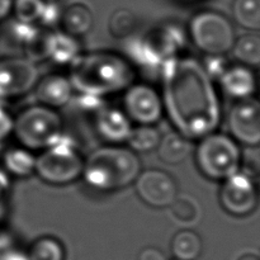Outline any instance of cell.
<instances>
[{"label": "cell", "mask_w": 260, "mask_h": 260, "mask_svg": "<svg viewBox=\"0 0 260 260\" xmlns=\"http://www.w3.org/2000/svg\"><path fill=\"white\" fill-rule=\"evenodd\" d=\"M161 74L164 112L175 129L189 140L215 132L222 117L221 104L202 62L175 56L164 61Z\"/></svg>", "instance_id": "obj_1"}, {"label": "cell", "mask_w": 260, "mask_h": 260, "mask_svg": "<svg viewBox=\"0 0 260 260\" xmlns=\"http://www.w3.org/2000/svg\"><path fill=\"white\" fill-rule=\"evenodd\" d=\"M69 79L81 94L102 98L128 88L135 80V66L117 53H80L71 62Z\"/></svg>", "instance_id": "obj_2"}, {"label": "cell", "mask_w": 260, "mask_h": 260, "mask_svg": "<svg viewBox=\"0 0 260 260\" xmlns=\"http://www.w3.org/2000/svg\"><path fill=\"white\" fill-rule=\"evenodd\" d=\"M140 173L141 161L136 152L121 145H108L84 160L81 177L91 189L112 192L134 184Z\"/></svg>", "instance_id": "obj_3"}, {"label": "cell", "mask_w": 260, "mask_h": 260, "mask_svg": "<svg viewBox=\"0 0 260 260\" xmlns=\"http://www.w3.org/2000/svg\"><path fill=\"white\" fill-rule=\"evenodd\" d=\"M62 119L50 107L37 104L23 109L13 119V135L22 147L45 150L62 137Z\"/></svg>", "instance_id": "obj_4"}, {"label": "cell", "mask_w": 260, "mask_h": 260, "mask_svg": "<svg viewBox=\"0 0 260 260\" xmlns=\"http://www.w3.org/2000/svg\"><path fill=\"white\" fill-rule=\"evenodd\" d=\"M241 149L231 136L225 134L206 135L194 150L200 172L211 180H225L239 172Z\"/></svg>", "instance_id": "obj_5"}, {"label": "cell", "mask_w": 260, "mask_h": 260, "mask_svg": "<svg viewBox=\"0 0 260 260\" xmlns=\"http://www.w3.org/2000/svg\"><path fill=\"white\" fill-rule=\"evenodd\" d=\"M188 36L205 55H226L233 50L236 40L231 20L215 10H202L193 15Z\"/></svg>", "instance_id": "obj_6"}, {"label": "cell", "mask_w": 260, "mask_h": 260, "mask_svg": "<svg viewBox=\"0 0 260 260\" xmlns=\"http://www.w3.org/2000/svg\"><path fill=\"white\" fill-rule=\"evenodd\" d=\"M84 159L70 142L61 137L36 157L35 173L47 184L66 185L83 175Z\"/></svg>", "instance_id": "obj_7"}, {"label": "cell", "mask_w": 260, "mask_h": 260, "mask_svg": "<svg viewBox=\"0 0 260 260\" xmlns=\"http://www.w3.org/2000/svg\"><path fill=\"white\" fill-rule=\"evenodd\" d=\"M123 94V108L131 122L137 124H152L161 119L164 112L162 98L149 84L132 83Z\"/></svg>", "instance_id": "obj_8"}, {"label": "cell", "mask_w": 260, "mask_h": 260, "mask_svg": "<svg viewBox=\"0 0 260 260\" xmlns=\"http://www.w3.org/2000/svg\"><path fill=\"white\" fill-rule=\"evenodd\" d=\"M220 203L234 217H246L255 212L259 203L255 180L241 172L229 177L220 189Z\"/></svg>", "instance_id": "obj_9"}, {"label": "cell", "mask_w": 260, "mask_h": 260, "mask_svg": "<svg viewBox=\"0 0 260 260\" xmlns=\"http://www.w3.org/2000/svg\"><path fill=\"white\" fill-rule=\"evenodd\" d=\"M40 73L27 57H7L0 60V99L20 98L33 90Z\"/></svg>", "instance_id": "obj_10"}, {"label": "cell", "mask_w": 260, "mask_h": 260, "mask_svg": "<svg viewBox=\"0 0 260 260\" xmlns=\"http://www.w3.org/2000/svg\"><path fill=\"white\" fill-rule=\"evenodd\" d=\"M228 127L231 137L244 146L260 145V101L256 98L239 99L228 113Z\"/></svg>", "instance_id": "obj_11"}, {"label": "cell", "mask_w": 260, "mask_h": 260, "mask_svg": "<svg viewBox=\"0 0 260 260\" xmlns=\"http://www.w3.org/2000/svg\"><path fill=\"white\" fill-rule=\"evenodd\" d=\"M134 184L140 200L150 207H170L178 196V187L174 178L164 170H141Z\"/></svg>", "instance_id": "obj_12"}, {"label": "cell", "mask_w": 260, "mask_h": 260, "mask_svg": "<svg viewBox=\"0 0 260 260\" xmlns=\"http://www.w3.org/2000/svg\"><path fill=\"white\" fill-rule=\"evenodd\" d=\"M132 122L124 112L113 107H102L95 116V129L104 141L112 145L127 142L132 131Z\"/></svg>", "instance_id": "obj_13"}, {"label": "cell", "mask_w": 260, "mask_h": 260, "mask_svg": "<svg viewBox=\"0 0 260 260\" xmlns=\"http://www.w3.org/2000/svg\"><path fill=\"white\" fill-rule=\"evenodd\" d=\"M73 93L74 88L70 79L60 74H51L40 78L35 86L38 103L53 109L66 106L73 98Z\"/></svg>", "instance_id": "obj_14"}, {"label": "cell", "mask_w": 260, "mask_h": 260, "mask_svg": "<svg viewBox=\"0 0 260 260\" xmlns=\"http://www.w3.org/2000/svg\"><path fill=\"white\" fill-rule=\"evenodd\" d=\"M217 81L226 95L236 101L250 98L258 89L255 73L243 63H230Z\"/></svg>", "instance_id": "obj_15"}, {"label": "cell", "mask_w": 260, "mask_h": 260, "mask_svg": "<svg viewBox=\"0 0 260 260\" xmlns=\"http://www.w3.org/2000/svg\"><path fill=\"white\" fill-rule=\"evenodd\" d=\"M187 35L188 30L178 23H165L156 29H152L146 40L165 61L170 57L180 56V51L187 43Z\"/></svg>", "instance_id": "obj_16"}, {"label": "cell", "mask_w": 260, "mask_h": 260, "mask_svg": "<svg viewBox=\"0 0 260 260\" xmlns=\"http://www.w3.org/2000/svg\"><path fill=\"white\" fill-rule=\"evenodd\" d=\"M192 142L178 131L168 132L160 139L157 145V156L160 161L168 165H178L184 161L192 152Z\"/></svg>", "instance_id": "obj_17"}, {"label": "cell", "mask_w": 260, "mask_h": 260, "mask_svg": "<svg viewBox=\"0 0 260 260\" xmlns=\"http://www.w3.org/2000/svg\"><path fill=\"white\" fill-rule=\"evenodd\" d=\"M93 13L81 3H75L62 10L60 27L63 33L71 37H81L91 29L93 25Z\"/></svg>", "instance_id": "obj_18"}, {"label": "cell", "mask_w": 260, "mask_h": 260, "mask_svg": "<svg viewBox=\"0 0 260 260\" xmlns=\"http://www.w3.org/2000/svg\"><path fill=\"white\" fill-rule=\"evenodd\" d=\"M80 55V47L75 37L61 32H50L47 58L60 65H71Z\"/></svg>", "instance_id": "obj_19"}, {"label": "cell", "mask_w": 260, "mask_h": 260, "mask_svg": "<svg viewBox=\"0 0 260 260\" xmlns=\"http://www.w3.org/2000/svg\"><path fill=\"white\" fill-rule=\"evenodd\" d=\"M3 165L8 174L25 178L35 173L36 157L30 154V150L25 147H12L5 151L3 156Z\"/></svg>", "instance_id": "obj_20"}, {"label": "cell", "mask_w": 260, "mask_h": 260, "mask_svg": "<svg viewBox=\"0 0 260 260\" xmlns=\"http://www.w3.org/2000/svg\"><path fill=\"white\" fill-rule=\"evenodd\" d=\"M172 253L177 260H196L203 250L202 238L193 230H180L172 240Z\"/></svg>", "instance_id": "obj_21"}, {"label": "cell", "mask_w": 260, "mask_h": 260, "mask_svg": "<svg viewBox=\"0 0 260 260\" xmlns=\"http://www.w3.org/2000/svg\"><path fill=\"white\" fill-rule=\"evenodd\" d=\"M234 57L239 63L253 68L260 66V36L249 33L236 38L233 47Z\"/></svg>", "instance_id": "obj_22"}, {"label": "cell", "mask_w": 260, "mask_h": 260, "mask_svg": "<svg viewBox=\"0 0 260 260\" xmlns=\"http://www.w3.org/2000/svg\"><path fill=\"white\" fill-rule=\"evenodd\" d=\"M170 211L173 217L183 225H196L202 217V207L200 202L197 198L188 193L177 196L170 206Z\"/></svg>", "instance_id": "obj_23"}, {"label": "cell", "mask_w": 260, "mask_h": 260, "mask_svg": "<svg viewBox=\"0 0 260 260\" xmlns=\"http://www.w3.org/2000/svg\"><path fill=\"white\" fill-rule=\"evenodd\" d=\"M161 134L152 124H139L134 127L126 144L135 152L152 151L159 145Z\"/></svg>", "instance_id": "obj_24"}, {"label": "cell", "mask_w": 260, "mask_h": 260, "mask_svg": "<svg viewBox=\"0 0 260 260\" xmlns=\"http://www.w3.org/2000/svg\"><path fill=\"white\" fill-rule=\"evenodd\" d=\"M233 15L240 27L260 30V0H234Z\"/></svg>", "instance_id": "obj_25"}, {"label": "cell", "mask_w": 260, "mask_h": 260, "mask_svg": "<svg viewBox=\"0 0 260 260\" xmlns=\"http://www.w3.org/2000/svg\"><path fill=\"white\" fill-rule=\"evenodd\" d=\"M65 250L56 238L43 236L32 244L28 260H63Z\"/></svg>", "instance_id": "obj_26"}, {"label": "cell", "mask_w": 260, "mask_h": 260, "mask_svg": "<svg viewBox=\"0 0 260 260\" xmlns=\"http://www.w3.org/2000/svg\"><path fill=\"white\" fill-rule=\"evenodd\" d=\"M137 27V18L135 13L128 9H117L112 13L108 22L109 32L114 38H127L134 33Z\"/></svg>", "instance_id": "obj_27"}, {"label": "cell", "mask_w": 260, "mask_h": 260, "mask_svg": "<svg viewBox=\"0 0 260 260\" xmlns=\"http://www.w3.org/2000/svg\"><path fill=\"white\" fill-rule=\"evenodd\" d=\"M45 0H13V14L23 23L35 24L42 13Z\"/></svg>", "instance_id": "obj_28"}, {"label": "cell", "mask_w": 260, "mask_h": 260, "mask_svg": "<svg viewBox=\"0 0 260 260\" xmlns=\"http://www.w3.org/2000/svg\"><path fill=\"white\" fill-rule=\"evenodd\" d=\"M239 172L253 180L260 179V145L245 146V149L241 150Z\"/></svg>", "instance_id": "obj_29"}, {"label": "cell", "mask_w": 260, "mask_h": 260, "mask_svg": "<svg viewBox=\"0 0 260 260\" xmlns=\"http://www.w3.org/2000/svg\"><path fill=\"white\" fill-rule=\"evenodd\" d=\"M62 10L63 8L61 7L60 2H45V5H43V9L42 13H41L40 19H38V23L45 28L60 25Z\"/></svg>", "instance_id": "obj_30"}, {"label": "cell", "mask_w": 260, "mask_h": 260, "mask_svg": "<svg viewBox=\"0 0 260 260\" xmlns=\"http://www.w3.org/2000/svg\"><path fill=\"white\" fill-rule=\"evenodd\" d=\"M229 65L230 62L225 55H206L205 61L202 62L203 69L212 80H218Z\"/></svg>", "instance_id": "obj_31"}, {"label": "cell", "mask_w": 260, "mask_h": 260, "mask_svg": "<svg viewBox=\"0 0 260 260\" xmlns=\"http://www.w3.org/2000/svg\"><path fill=\"white\" fill-rule=\"evenodd\" d=\"M13 119L10 114L0 107V141L13 134Z\"/></svg>", "instance_id": "obj_32"}, {"label": "cell", "mask_w": 260, "mask_h": 260, "mask_svg": "<svg viewBox=\"0 0 260 260\" xmlns=\"http://www.w3.org/2000/svg\"><path fill=\"white\" fill-rule=\"evenodd\" d=\"M139 260H167V256L156 248H145L140 251Z\"/></svg>", "instance_id": "obj_33"}, {"label": "cell", "mask_w": 260, "mask_h": 260, "mask_svg": "<svg viewBox=\"0 0 260 260\" xmlns=\"http://www.w3.org/2000/svg\"><path fill=\"white\" fill-rule=\"evenodd\" d=\"M10 188V179L8 177V173L4 169H0V201L3 196L9 190Z\"/></svg>", "instance_id": "obj_34"}, {"label": "cell", "mask_w": 260, "mask_h": 260, "mask_svg": "<svg viewBox=\"0 0 260 260\" xmlns=\"http://www.w3.org/2000/svg\"><path fill=\"white\" fill-rule=\"evenodd\" d=\"M13 13V0H0V20L5 19Z\"/></svg>", "instance_id": "obj_35"}, {"label": "cell", "mask_w": 260, "mask_h": 260, "mask_svg": "<svg viewBox=\"0 0 260 260\" xmlns=\"http://www.w3.org/2000/svg\"><path fill=\"white\" fill-rule=\"evenodd\" d=\"M238 260H260V256L253 253H246L244 255H241Z\"/></svg>", "instance_id": "obj_36"}, {"label": "cell", "mask_w": 260, "mask_h": 260, "mask_svg": "<svg viewBox=\"0 0 260 260\" xmlns=\"http://www.w3.org/2000/svg\"><path fill=\"white\" fill-rule=\"evenodd\" d=\"M256 85H258V89H260V71L258 75H256Z\"/></svg>", "instance_id": "obj_37"}, {"label": "cell", "mask_w": 260, "mask_h": 260, "mask_svg": "<svg viewBox=\"0 0 260 260\" xmlns=\"http://www.w3.org/2000/svg\"><path fill=\"white\" fill-rule=\"evenodd\" d=\"M45 2H61V0H45Z\"/></svg>", "instance_id": "obj_38"}]
</instances>
